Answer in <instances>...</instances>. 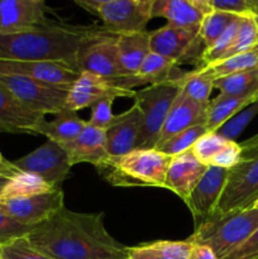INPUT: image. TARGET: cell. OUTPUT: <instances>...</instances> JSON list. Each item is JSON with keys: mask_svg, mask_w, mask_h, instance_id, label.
<instances>
[{"mask_svg": "<svg viewBox=\"0 0 258 259\" xmlns=\"http://www.w3.org/2000/svg\"><path fill=\"white\" fill-rule=\"evenodd\" d=\"M242 147L235 141H228L224 148L219 152L215 159L212 161L211 166L220 167V168L232 169L242 161Z\"/></svg>", "mask_w": 258, "mask_h": 259, "instance_id": "b9f144b4", "label": "cell"}, {"mask_svg": "<svg viewBox=\"0 0 258 259\" xmlns=\"http://www.w3.org/2000/svg\"><path fill=\"white\" fill-rule=\"evenodd\" d=\"M172 157L158 149H134L113 158L104 177L116 187H163Z\"/></svg>", "mask_w": 258, "mask_h": 259, "instance_id": "3957f363", "label": "cell"}, {"mask_svg": "<svg viewBox=\"0 0 258 259\" xmlns=\"http://www.w3.org/2000/svg\"><path fill=\"white\" fill-rule=\"evenodd\" d=\"M0 73L18 75L37 82L70 91L77 80L78 72L63 63L46 61H4L0 60Z\"/></svg>", "mask_w": 258, "mask_h": 259, "instance_id": "5bb4252c", "label": "cell"}, {"mask_svg": "<svg viewBox=\"0 0 258 259\" xmlns=\"http://www.w3.org/2000/svg\"><path fill=\"white\" fill-rule=\"evenodd\" d=\"M0 85L23 106L39 115H56L66 109L68 91L37 82L18 75L0 73Z\"/></svg>", "mask_w": 258, "mask_h": 259, "instance_id": "52a82bcc", "label": "cell"}, {"mask_svg": "<svg viewBox=\"0 0 258 259\" xmlns=\"http://www.w3.org/2000/svg\"><path fill=\"white\" fill-rule=\"evenodd\" d=\"M257 98L258 95L229 96L219 94L207 104L206 120H205L207 133H217L223 125H225L240 111L244 110Z\"/></svg>", "mask_w": 258, "mask_h": 259, "instance_id": "d4e9b609", "label": "cell"}, {"mask_svg": "<svg viewBox=\"0 0 258 259\" xmlns=\"http://www.w3.org/2000/svg\"><path fill=\"white\" fill-rule=\"evenodd\" d=\"M76 68L78 72H90L105 78L118 88L128 77L119 60L116 35L110 33L91 40L78 52Z\"/></svg>", "mask_w": 258, "mask_h": 259, "instance_id": "9c48e42d", "label": "cell"}, {"mask_svg": "<svg viewBox=\"0 0 258 259\" xmlns=\"http://www.w3.org/2000/svg\"><path fill=\"white\" fill-rule=\"evenodd\" d=\"M258 199V156L229 169L227 185L212 217L250 209ZM211 217V218H212Z\"/></svg>", "mask_w": 258, "mask_h": 259, "instance_id": "ba28073f", "label": "cell"}, {"mask_svg": "<svg viewBox=\"0 0 258 259\" xmlns=\"http://www.w3.org/2000/svg\"><path fill=\"white\" fill-rule=\"evenodd\" d=\"M142 128V113L138 105L116 115L114 123L105 131L106 146L110 158H119L134 151Z\"/></svg>", "mask_w": 258, "mask_h": 259, "instance_id": "d6986e66", "label": "cell"}, {"mask_svg": "<svg viewBox=\"0 0 258 259\" xmlns=\"http://www.w3.org/2000/svg\"><path fill=\"white\" fill-rule=\"evenodd\" d=\"M235 17L237 15L214 9L205 17L199 29V37L204 45L205 50L214 45L215 40L224 33V30L227 29L228 25L233 22Z\"/></svg>", "mask_w": 258, "mask_h": 259, "instance_id": "1f68e13d", "label": "cell"}, {"mask_svg": "<svg viewBox=\"0 0 258 259\" xmlns=\"http://www.w3.org/2000/svg\"><path fill=\"white\" fill-rule=\"evenodd\" d=\"M116 48H118L119 60L126 75H136L147 56L151 53L149 32L144 30V32L116 35Z\"/></svg>", "mask_w": 258, "mask_h": 259, "instance_id": "484cf974", "label": "cell"}, {"mask_svg": "<svg viewBox=\"0 0 258 259\" xmlns=\"http://www.w3.org/2000/svg\"><path fill=\"white\" fill-rule=\"evenodd\" d=\"M206 168L207 166L202 164L191 151L177 154L169 162L164 189L176 194L185 202Z\"/></svg>", "mask_w": 258, "mask_h": 259, "instance_id": "ffe728a7", "label": "cell"}, {"mask_svg": "<svg viewBox=\"0 0 258 259\" xmlns=\"http://www.w3.org/2000/svg\"><path fill=\"white\" fill-rule=\"evenodd\" d=\"M214 81L204 67H197L196 70L185 72L180 78L182 93L202 106H207L210 103V94L214 90Z\"/></svg>", "mask_w": 258, "mask_h": 259, "instance_id": "f546056e", "label": "cell"}, {"mask_svg": "<svg viewBox=\"0 0 258 259\" xmlns=\"http://www.w3.org/2000/svg\"><path fill=\"white\" fill-rule=\"evenodd\" d=\"M180 93V78L136 91L134 104L142 113V128L136 149L156 148L169 109Z\"/></svg>", "mask_w": 258, "mask_h": 259, "instance_id": "5b68a950", "label": "cell"}, {"mask_svg": "<svg viewBox=\"0 0 258 259\" xmlns=\"http://www.w3.org/2000/svg\"><path fill=\"white\" fill-rule=\"evenodd\" d=\"M65 207L62 187L33 196L0 200V209L17 222L34 228Z\"/></svg>", "mask_w": 258, "mask_h": 259, "instance_id": "7c38bea8", "label": "cell"}, {"mask_svg": "<svg viewBox=\"0 0 258 259\" xmlns=\"http://www.w3.org/2000/svg\"><path fill=\"white\" fill-rule=\"evenodd\" d=\"M43 0H0V33H17L47 22Z\"/></svg>", "mask_w": 258, "mask_h": 259, "instance_id": "ac0fdd59", "label": "cell"}, {"mask_svg": "<svg viewBox=\"0 0 258 259\" xmlns=\"http://www.w3.org/2000/svg\"><path fill=\"white\" fill-rule=\"evenodd\" d=\"M204 68L214 80L230 73L258 70V43L245 52L204 66Z\"/></svg>", "mask_w": 258, "mask_h": 259, "instance_id": "4dcf8cb0", "label": "cell"}, {"mask_svg": "<svg viewBox=\"0 0 258 259\" xmlns=\"http://www.w3.org/2000/svg\"><path fill=\"white\" fill-rule=\"evenodd\" d=\"M240 147H242L243 152L242 159H248L258 156V133L240 143Z\"/></svg>", "mask_w": 258, "mask_h": 259, "instance_id": "ee69618b", "label": "cell"}, {"mask_svg": "<svg viewBox=\"0 0 258 259\" xmlns=\"http://www.w3.org/2000/svg\"><path fill=\"white\" fill-rule=\"evenodd\" d=\"M149 47L151 52L174 61L177 66L191 62L190 60H197L199 67H201V56L205 47L199 37V30L166 24L149 32Z\"/></svg>", "mask_w": 258, "mask_h": 259, "instance_id": "30bf717a", "label": "cell"}, {"mask_svg": "<svg viewBox=\"0 0 258 259\" xmlns=\"http://www.w3.org/2000/svg\"><path fill=\"white\" fill-rule=\"evenodd\" d=\"M0 252H2V245H0Z\"/></svg>", "mask_w": 258, "mask_h": 259, "instance_id": "f907efd6", "label": "cell"}, {"mask_svg": "<svg viewBox=\"0 0 258 259\" xmlns=\"http://www.w3.org/2000/svg\"><path fill=\"white\" fill-rule=\"evenodd\" d=\"M206 133L207 129L205 124H197V125L190 126V128L182 131L181 133L176 134L171 139H168L166 143L157 147L156 149L167 154V156L175 157L177 154L184 153V152L191 151L194 144Z\"/></svg>", "mask_w": 258, "mask_h": 259, "instance_id": "d6a6232c", "label": "cell"}, {"mask_svg": "<svg viewBox=\"0 0 258 259\" xmlns=\"http://www.w3.org/2000/svg\"><path fill=\"white\" fill-rule=\"evenodd\" d=\"M33 228L17 222L0 209V245H7L13 240L28 237Z\"/></svg>", "mask_w": 258, "mask_h": 259, "instance_id": "f35d334b", "label": "cell"}, {"mask_svg": "<svg viewBox=\"0 0 258 259\" xmlns=\"http://www.w3.org/2000/svg\"><path fill=\"white\" fill-rule=\"evenodd\" d=\"M76 4L100 18L110 34L120 35L146 30L153 0H76Z\"/></svg>", "mask_w": 258, "mask_h": 259, "instance_id": "8992f818", "label": "cell"}, {"mask_svg": "<svg viewBox=\"0 0 258 259\" xmlns=\"http://www.w3.org/2000/svg\"><path fill=\"white\" fill-rule=\"evenodd\" d=\"M257 228L258 210L250 207L210 218L201 227L195 229L194 234L187 240L192 244L206 245L218 259H223L243 244Z\"/></svg>", "mask_w": 258, "mask_h": 259, "instance_id": "277c9868", "label": "cell"}, {"mask_svg": "<svg viewBox=\"0 0 258 259\" xmlns=\"http://www.w3.org/2000/svg\"><path fill=\"white\" fill-rule=\"evenodd\" d=\"M257 43H258V32H257V28H255L254 22H253V18L242 17L239 29H238L237 35H235L234 42H233L232 47L227 51L224 57H223L220 61L227 60V58L233 57V56H237L239 55V53L245 52V51L254 47Z\"/></svg>", "mask_w": 258, "mask_h": 259, "instance_id": "e575fe53", "label": "cell"}, {"mask_svg": "<svg viewBox=\"0 0 258 259\" xmlns=\"http://www.w3.org/2000/svg\"><path fill=\"white\" fill-rule=\"evenodd\" d=\"M211 9L237 17H252L258 8V0H209Z\"/></svg>", "mask_w": 258, "mask_h": 259, "instance_id": "ab89813d", "label": "cell"}, {"mask_svg": "<svg viewBox=\"0 0 258 259\" xmlns=\"http://www.w3.org/2000/svg\"><path fill=\"white\" fill-rule=\"evenodd\" d=\"M192 248L189 240H158L128 248V259H187Z\"/></svg>", "mask_w": 258, "mask_h": 259, "instance_id": "4316f807", "label": "cell"}, {"mask_svg": "<svg viewBox=\"0 0 258 259\" xmlns=\"http://www.w3.org/2000/svg\"><path fill=\"white\" fill-rule=\"evenodd\" d=\"M211 10L209 0H153L152 18H164L174 27L199 30Z\"/></svg>", "mask_w": 258, "mask_h": 259, "instance_id": "e0dca14e", "label": "cell"}, {"mask_svg": "<svg viewBox=\"0 0 258 259\" xmlns=\"http://www.w3.org/2000/svg\"><path fill=\"white\" fill-rule=\"evenodd\" d=\"M62 147L67 152L71 166L77 163L93 164L100 174L109 168L111 158L106 146L105 131L103 129L86 124L75 141Z\"/></svg>", "mask_w": 258, "mask_h": 259, "instance_id": "2e32d148", "label": "cell"}, {"mask_svg": "<svg viewBox=\"0 0 258 259\" xmlns=\"http://www.w3.org/2000/svg\"><path fill=\"white\" fill-rule=\"evenodd\" d=\"M136 91L125 90L109 82L108 80L90 72H80L77 80L67 94L66 109L78 111L91 108L96 103L105 99L134 98Z\"/></svg>", "mask_w": 258, "mask_h": 259, "instance_id": "9a60e30c", "label": "cell"}, {"mask_svg": "<svg viewBox=\"0 0 258 259\" xmlns=\"http://www.w3.org/2000/svg\"><path fill=\"white\" fill-rule=\"evenodd\" d=\"M176 70L177 65L174 61L151 52L142 63L138 72L124 78L120 82V88L125 90H133L137 86L146 85V83H149L151 86L166 81L179 80L185 75V72H177Z\"/></svg>", "mask_w": 258, "mask_h": 259, "instance_id": "603a6c76", "label": "cell"}, {"mask_svg": "<svg viewBox=\"0 0 258 259\" xmlns=\"http://www.w3.org/2000/svg\"><path fill=\"white\" fill-rule=\"evenodd\" d=\"M43 115L23 106L7 89L0 85V132L34 134L35 124Z\"/></svg>", "mask_w": 258, "mask_h": 259, "instance_id": "7402d4cb", "label": "cell"}, {"mask_svg": "<svg viewBox=\"0 0 258 259\" xmlns=\"http://www.w3.org/2000/svg\"><path fill=\"white\" fill-rule=\"evenodd\" d=\"M223 259H258V228L243 244Z\"/></svg>", "mask_w": 258, "mask_h": 259, "instance_id": "7bdbcfd3", "label": "cell"}, {"mask_svg": "<svg viewBox=\"0 0 258 259\" xmlns=\"http://www.w3.org/2000/svg\"><path fill=\"white\" fill-rule=\"evenodd\" d=\"M113 99H105L91 106V116L88 120L89 125L106 131L116 118L113 113Z\"/></svg>", "mask_w": 258, "mask_h": 259, "instance_id": "60d3db41", "label": "cell"}, {"mask_svg": "<svg viewBox=\"0 0 258 259\" xmlns=\"http://www.w3.org/2000/svg\"><path fill=\"white\" fill-rule=\"evenodd\" d=\"M206 108L207 106L200 105L181 91L172 104L171 109H169V113L167 115L166 121H164L163 128H162L157 147L166 143L172 137L181 133L182 131L190 128V126L205 124Z\"/></svg>", "mask_w": 258, "mask_h": 259, "instance_id": "44dd1931", "label": "cell"}, {"mask_svg": "<svg viewBox=\"0 0 258 259\" xmlns=\"http://www.w3.org/2000/svg\"><path fill=\"white\" fill-rule=\"evenodd\" d=\"M104 212L61 209L28 234L30 244L52 259H128V248L105 228Z\"/></svg>", "mask_w": 258, "mask_h": 259, "instance_id": "6da1fadb", "label": "cell"}, {"mask_svg": "<svg viewBox=\"0 0 258 259\" xmlns=\"http://www.w3.org/2000/svg\"><path fill=\"white\" fill-rule=\"evenodd\" d=\"M86 124L88 121L80 118L76 111L63 109L56 114L53 120L48 121L46 116L40 118L34 126V134H42L60 146H66L80 136Z\"/></svg>", "mask_w": 258, "mask_h": 259, "instance_id": "cb8c5ba5", "label": "cell"}, {"mask_svg": "<svg viewBox=\"0 0 258 259\" xmlns=\"http://www.w3.org/2000/svg\"><path fill=\"white\" fill-rule=\"evenodd\" d=\"M14 175V174H13ZM13 175H7V174H0V194H2L3 189L5 187V185L8 184V181H9L10 177L13 176Z\"/></svg>", "mask_w": 258, "mask_h": 259, "instance_id": "7dc6e473", "label": "cell"}, {"mask_svg": "<svg viewBox=\"0 0 258 259\" xmlns=\"http://www.w3.org/2000/svg\"><path fill=\"white\" fill-rule=\"evenodd\" d=\"M55 189H57V187L46 182L37 175L28 174V172L18 169L3 189L2 194H0V200L46 194V192H50Z\"/></svg>", "mask_w": 258, "mask_h": 259, "instance_id": "83f0119b", "label": "cell"}, {"mask_svg": "<svg viewBox=\"0 0 258 259\" xmlns=\"http://www.w3.org/2000/svg\"><path fill=\"white\" fill-rule=\"evenodd\" d=\"M228 176L229 169L207 166L205 174L186 199L185 204L194 218L195 229L201 227L214 215L227 185Z\"/></svg>", "mask_w": 258, "mask_h": 259, "instance_id": "4fadbf2b", "label": "cell"}, {"mask_svg": "<svg viewBox=\"0 0 258 259\" xmlns=\"http://www.w3.org/2000/svg\"><path fill=\"white\" fill-rule=\"evenodd\" d=\"M258 115V98L253 101L250 105H248L247 108L243 111H240L238 115H235L234 118L230 119L225 125H223L217 133H219L220 136L224 137L225 139H229V141H235L238 137L242 134V132L247 128L250 124V121Z\"/></svg>", "mask_w": 258, "mask_h": 259, "instance_id": "8d00e7d4", "label": "cell"}, {"mask_svg": "<svg viewBox=\"0 0 258 259\" xmlns=\"http://www.w3.org/2000/svg\"><path fill=\"white\" fill-rule=\"evenodd\" d=\"M252 18H253V22H254L255 28H257V32H258V8H257V10H255V12L253 13Z\"/></svg>", "mask_w": 258, "mask_h": 259, "instance_id": "c3c4849f", "label": "cell"}, {"mask_svg": "<svg viewBox=\"0 0 258 259\" xmlns=\"http://www.w3.org/2000/svg\"><path fill=\"white\" fill-rule=\"evenodd\" d=\"M252 207H253V209H257L258 210V199L255 200V202L252 205Z\"/></svg>", "mask_w": 258, "mask_h": 259, "instance_id": "681fc988", "label": "cell"}, {"mask_svg": "<svg viewBox=\"0 0 258 259\" xmlns=\"http://www.w3.org/2000/svg\"><path fill=\"white\" fill-rule=\"evenodd\" d=\"M214 89L229 96L258 95V70L230 73L217 78Z\"/></svg>", "mask_w": 258, "mask_h": 259, "instance_id": "f1b7e54d", "label": "cell"}, {"mask_svg": "<svg viewBox=\"0 0 258 259\" xmlns=\"http://www.w3.org/2000/svg\"><path fill=\"white\" fill-rule=\"evenodd\" d=\"M187 259H218L215 253L206 245L192 244Z\"/></svg>", "mask_w": 258, "mask_h": 259, "instance_id": "f6af8a7d", "label": "cell"}, {"mask_svg": "<svg viewBox=\"0 0 258 259\" xmlns=\"http://www.w3.org/2000/svg\"><path fill=\"white\" fill-rule=\"evenodd\" d=\"M228 141L229 139H225L219 133H206L194 144L191 152L202 164L211 166L215 157L224 148Z\"/></svg>", "mask_w": 258, "mask_h": 259, "instance_id": "d590c367", "label": "cell"}, {"mask_svg": "<svg viewBox=\"0 0 258 259\" xmlns=\"http://www.w3.org/2000/svg\"><path fill=\"white\" fill-rule=\"evenodd\" d=\"M0 259H52L33 247L27 237L13 240L7 245H3Z\"/></svg>", "mask_w": 258, "mask_h": 259, "instance_id": "74e56055", "label": "cell"}, {"mask_svg": "<svg viewBox=\"0 0 258 259\" xmlns=\"http://www.w3.org/2000/svg\"><path fill=\"white\" fill-rule=\"evenodd\" d=\"M240 20H242V17H235L233 22L228 25L227 29L224 30V33L215 40L214 45L204 51L201 56V67L218 62L224 57L227 51L232 47L233 42H234L235 35L239 29Z\"/></svg>", "mask_w": 258, "mask_h": 259, "instance_id": "836d02e7", "label": "cell"}, {"mask_svg": "<svg viewBox=\"0 0 258 259\" xmlns=\"http://www.w3.org/2000/svg\"><path fill=\"white\" fill-rule=\"evenodd\" d=\"M13 164L19 171L37 175L55 187H62L72 167L65 148L50 139L39 148L13 161Z\"/></svg>", "mask_w": 258, "mask_h": 259, "instance_id": "8fae6325", "label": "cell"}, {"mask_svg": "<svg viewBox=\"0 0 258 259\" xmlns=\"http://www.w3.org/2000/svg\"><path fill=\"white\" fill-rule=\"evenodd\" d=\"M109 34L103 25H72L47 20L17 33H0V60L46 61L76 68L78 52L91 40Z\"/></svg>", "mask_w": 258, "mask_h": 259, "instance_id": "7a4b0ae2", "label": "cell"}, {"mask_svg": "<svg viewBox=\"0 0 258 259\" xmlns=\"http://www.w3.org/2000/svg\"><path fill=\"white\" fill-rule=\"evenodd\" d=\"M18 171L17 167L13 164V162L7 161V159L3 157V154L0 153V174H7V175H13Z\"/></svg>", "mask_w": 258, "mask_h": 259, "instance_id": "bcb514c9", "label": "cell"}]
</instances>
